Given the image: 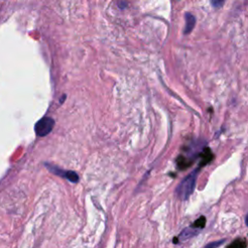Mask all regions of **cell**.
Listing matches in <instances>:
<instances>
[{
    "mask_svg": "<svg viewBox=\"0 0 248 248\" xmlns=\"http://www.w3.org/2000/svg\"><path fill=\"white\" fill-rule=\"evenodd\" d=\"M198 173H199V170H193L187 176H185L176 187L175 194L181 201H187L190 198V196L193 194Z\"/></svg>",
    "mask_w": 248,
    "mask_h": 248,
    "instance_id": "1",
    "label": "cell"
},
{
    "mask_svg": "<svg viewBox=\"0 0 248 248\" xmlns=\"http://www.w3.org/2000/svg\"><path fill=\"white\" fill-rule=\"evenodd\" d=\"M54 126V120L50 117H43L35 125V132L39 137H45L48 135Z\"/></svg>",
    "mask_w": 248,
    "mask_h": 248,
    "instance_id": "2",
    "label": "cell"
},
{
    "mask_svg": "<svg viewBox=\"0 0 248 248\" xmlns=\"http://www.w3.org/2000/svg\"><path fill=\"white\" fill-rule=\"evenodd\" d=\"M46 167L47 168V170L54 173L55 175H58L60 177H63V178H66L67 180L73 182V183H77L78 182L79 178H78V175L77 172L73 171V170H65L63 169H60L56 166H53V165H49V164H46Z\"/></svg>",
    "mask_w": 248,
    "mask_h": 248,
    "instance_id": "3",
    "label": "cell"
},
{
    "mask_svg": "<svg viewBox=\"0 0 248 248\" xmlns=\"http://www.w3.org/2000/svg\"><path fill=\"white\" fill-rule=\"evenodd\" d=\"M200 231H201V229H199V228L197 229V228L191 226V227H188V228L184 229V230L181 232L179 237H180L181 240H186V239L191 238V237H193L194 235L198 234Z\"/></svg>",
    "mask_w": 248,
    "mask_h": 248,
    "instance_id": "4",
    "label": "cell"
},
{
    "mask_svg": "<svg viewBox=\"0 0 248 248\" xmlns=\"http://www.w3.org/2000/svg\"><path fill=\"white\" fill-rule=\"evenodd\" d=\"M185 22L186 23H185V28H184V34H189L193 30V28L196 24V18L192 14L186 13L185 14Z\"/></svg>",
    "mask_w": 248,
    "mask_h": 248,
    "instance_id": "5",
    "label": "cell"
},
{
    "mask_svg": "<svg viewBox=\"0 0 248 248\" xmlns=\"http://www.w3.org/2000/svg\"><path fill=\"white\" fill-rule=\"evenodd\" d=\"M225 0H211V4L214 8H219L224 4Z\"/></svg>",
    "mask_w": 248,
    "mask_h": 248,
    "instance_id": "6",
    "label": "cell"
},
{
    "mask_svg": "<svg viewBox=\"0 0 248 248\" xmlns=\"http://www.w3.org/2000/svg\"><path fill=\"white\" fill-rule=\"evenodd\" d=\"M224 241H225V239H221L220 241H216V242L210 243V244H209V245H207L206 247H207V248H213V247H216V246H220Z\"/></svg>",
    "mask_w": 248,
    "mask_h": 248,
    "instance_id": "7",
    "label": "cell"
},
{
    "mask_svg": "<svg viewBox=\"0 0 248 248\" xmlns=\"http://www.w3.org/2000/svg\"><path fill=\"white\" fill-rule=\"evenodd\" d=\"M245 224H246L247 227H248V213H247V215H246V217H245Z\"/></svg>",
    "mask_w": 248,
    "mask_h": 248,
    "instance_id": "8",
    "label": "cell"
}]
</instances>
